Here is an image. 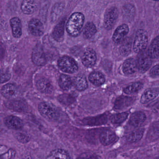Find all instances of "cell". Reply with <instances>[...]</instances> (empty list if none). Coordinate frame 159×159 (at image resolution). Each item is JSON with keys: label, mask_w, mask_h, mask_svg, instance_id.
Instances as JSON below:
<instances>
[{"label": "cell", "mask_w": 159, "mask_h": 159, "mask_svg": "<svg viewBox=\"0 0 159 159\" xmlns=\"http://www.w3.org/2000/svg\"><path fill=\"white\" fill-rule=\"evenodd\" d=\"M84 20V16L82 13H73L70 16L66 23V28L68 34L73 37L79 36L82 31Z\"/></svg>", "instance_id": "obj_1"}, {"label": "cell", "mask_w": 159, "mask_h": 159, "mask_svg": "<svg viewBox=\"0 0 159 159\" xmlns=\"http://www.w3.org/2000/svg\"><path fill=\"white\" fill-rule=\"evenodd\" d=\"M38 109L41 115L48 120H57L60 117V113L58 110L48 102L40 103L38 105Z\"/></svg>", "instance_id": "obj_2"}, {"label": "cell", "mask_w": 159, "mask_h": 159, "mask_svg": "<svg viewBox=\"0 0 159 159\" xmlns=\"http://www.w3.org/2000/svg\"><path fill=\"white\" fill-rule=\"evenodd\" d=\"M137 56V69L139 72L143 73L146 72L151 67L152 64V58L150 56L147 51L145 50L138 53Z\"/></svg>", "instance_id": "obj_3"}, {"label": "cell", "mask_w": 159, "mask_h": 159, "mask_svg": "<svg viewBox=\"0 0 159 159\" xmlns=\"http://www.w3.org/2000/svg\"><path fill=\"white\" fill-rule=\"evenodd\" d=\"M58 66L64 72L73 73L78 70L77 64L72 58L68 56H63L58 60Z\"/></svg>", "instance_id": "obj_4"}, {"label": "cell", "mask_w": 159, "mask_h": 159, "mask_svg": "<svg viewBox=\"0 0 159 159\" xmlns=\"http://www.w3.org/2000/svg\"><path fill=\"white\" fill-rule=\"evenodd\" d=\"M148 42V36L147 32L144 30L138 31L135 36L134 50L136 53H139L146 49Z\"/></svg>", "instance_id": "obj_5"}, {"label": "cell", "mask_w": 159, "mask_h": 159, "mask_svg": "<svg viewBox=\"0 0 159 159\" xmlns=\"http://www.w3.org/2000/svg\"><path fill=\"white\" fill-rule=\"evenodd\" d=\"M31 59L34 65L41 66L46 63V58L42 46L37 43L34 48L31 54Z\"/></svg>", "instance_id": "obj_6"}, {"label": "cell", "mask_w": 159, "mask_h": 159, "mask_svg": "<svg viewBox=\"0 0 159 159\" xmlns=\"http://www.w3.org/2000/svg\"><path fill=\"white\" fill-rule=\"evenodd\" d=\"M119 12L116 7H110L106 11L104 17V27L107 30L112 29L114 26L118 17Z\"/></svg>", "instance_id": "obj_7"}, {"label": "cell", "mask_w": 159, "mask_h": 159, "mask_svg": "<svg viewBox=\"0 0 159 159\" xmlns=\"http://www.w3.org/2000/svg\"><path fill=\"white\" fill-rule=\"evenodd\" d=\"M1 94L7 100H15L21 95L20 89L16 85L8 84L3 86L1 90Z\"/></svg>", "instance_id": "obj_8"}, {"label": "cell", "mask_w": 159, "mask_h": 159, "mask_svg": "<svg viewBox=\"0 0 159 159\" xmlns=\"http://www.w3.org/2000/svg\"><path fill=\"white\" fill-rule=\"evenodd\" d=\"M5 104L8 109L16 112H23L27 111V104L21 100H17V99L7 101L5 102Z\"/></svg>", "instance_id": "obj_9"}, {"label": "cell", "mask_w": 159, "mask_h": 159, "mask_svg": "<svg viewBox=\"0 0 159 159\" xmlns=\"http://www.w3.org/2000/svg\"><path fill=\"white\" fill-rule=\"evenodd\" d=\"M4 122L7 128L13 130L22 129L23 127V122L19 117L10 115L5 118Z\"/></svg>", "instance_id": "obj_10"}, {"label": "cell", "mask_w": 159, "mask_h": 159, "mask_svg": "<svg viewBox=\"0 0 159 159\" xmlns=\"http://www.w3.org/2000/svg\"><path fill=\"white\" fill-rule=\"evenodd\" d=\"M29 29L33 35L40 37L44 32V26L40 20L36 18L30 20L29 23Z\"/></svg>", "instance_id": "obj_11"}, {"label": "cell", "mask_w": 159, "mask_h": 159, "mask_svg": "<svg viewBox=\"0 0 159 159\" xmlns=\"http://www.w3.org/2000/svg\"><path fill=\"white\" fill-rule=\"evenodd\" d=\"M96 59V54L94 50L92 49H88L82 56V63L86 67H92L95 64Z\"/></svg>", "instance_id": "obj_12"}, {"label": "cell", "mask_w": 159, "mask_h": 159, "mask_svg": "<svg viewBox=\"0 0 159 159\" xmlns=\"http://www.w3.org/2000/svg\"><path fill=\"white\" fill-rule=\"evenodd\" d=\"M135 100L134 97L121 96L117 98L114 102V107L115 109H124L131 105Z\"/></svg>", "instance_id": "obj_13"}, {"label": "cell", "mask_w": 159, "mask_h": 159, "mask_svg": "<svg viewBox=\"0 0 159 159\" xmlns=\"http://www.w3.org/2000/svg\"><path fill=\"white\" fill-rule=\"evenodd\" d=\"M129 32L128 26L125 24L119 26L115 30L112 37L114 42L119 43L125 40L128 33Z\"/></svg>", "instance_id": "obj_14"}, {"label": "cell", "mask_w": 159, "mask_h": 159, "mask_svg": "<svg viewBox=\"0 0 159 159\" xmlns=\"http://www.w3.org/2000/svg\"><path fill=\"white\" fill-rule=\"evenodd\" d=\"M137 64L136 61L133 58H129L126 60L123 65V71L125 75L131 76L136 73L137 72Z\"/></svg>", "instance_id": "obj_15"}, {"label": "cell", "mask_w": 159, "mask_h": 159, "mask_svg": "<svg viewBox=\"0 0 159 159\" xmlns=\"http://www.w3.org/2000/svg\"><path fill=\"white\" fill-rule=\"evenodd\" d=\"M37 7L36 0H23L21 4V10L26 15H30L35 12Z\"/></svg>", "instance_id": "obj_16"}, {"label": "cell", "mask_w": 159, "mask_h": 159, "mask_svg": "<svg viewBox=\"0 0 159 159\" xmlns=\"http://www.w3.org/2000/svg\"><path fill=\"white\" fill-rule=\"evenodd\" d=\"M10 24L13 36L15 38H20L22 35V25L19 18L14 17L10 19Z\"/></svg>", "instance_id": "obj_17"}, {"label": "cell", "mask_w": 159, "mask_h": 159, "mask_svg": "<svg viewBox=\"0 0 159 159\" xmlns=\"http://www.w3.org/2000/svg\"><path fill=\"white\" fill-rule=\"evenodd\" d=\"M158 95V88H151L147 90L142 95L140 101L143 104H147L154 100Z\"/></svg>", "instance_id": "obj_18"}, {"label": "cell", "mask_w": 159, "mask_h": 159, "mask_svg": "<svg viewBox=\"0 0 159 159\" xmlns=\"http://www.w3.org/2000/svg\"><path fill=\"white\" fill-rule=\"evenodd\" d=\"M146 119V115L143 112H135L130 118L129 123L132 127H137L144 122Z\"/></svg>", "instance_id": "obj_19"}, {"label": "cell", "mask_w": 159, "mask_h": 159, "mask_svg": "<svg viewBox=\"0 0 159 159\" xmlns=\"http://www.w3.org/2000/svg\"><path fill=\"white\" fill-rule=\"evenodd\" d=\"M37 86L40 92L45 94L50 93L53 88L51 83L45 78L38 80L37 83Z\"/></svg>", "instance_id": "obj_20"}, {"label": "cell", "mask_w": 159, "mask_h": 159, "mask_svg": "<svg viewBox=\"0 0 159 159\" xmlns=\"http://www.w3.org/2000/svg\"><path fill=\"white\" fill-rule=\"evenodd\" d=\"M115 139L114 132L110 130H107L101 132L100 135V140L102 145L107 146L114 142Z\"/></svg>", "instance_id": "obj_21"}, {"label": "cell", "mask_w": 159, "mask_h": 159, "mask_svg": "<svg viewBox=\"0 0 159 159\" xmlns=\"http://www.w3.org/2000/svg\"><path fill=\"white\" fill-rule=\"evenodd\" d=\"M65 20H62L56 26L53 31V37L57 41L62 40L65 31Z\"/></svg>", "instance_id": "obj_22"}, {"label": "cell", "mask_w": 159, "mask_h": 159, "mask_svg": "<svg viewBox=\"0 0 159 159\" xmlns=\"http://www.w3.org/2000/svg\"><path fill=\"white\" fill-rule=\"evenodd\" d=\"M152 58H158L159 55V38L157 37L152 41L147 50Z\"/></svg>", "instance_id": "obj_23"}, {"label": "cell", "mask_w": 159, "mask_h": 159, "mask_svg": "<svg viewBox=\"0 0 159 159\" xmlns=\"http://www.w3.org/2000/svg\"><path fill=\"white\" fill-rule=\"evenodd\" d=\"M64 10V6L62 3H57L54 5L50 13V19L52 22H55L59 19Z\"/></svg>", "instance_id": "obj_24"}, {"label": "cell", "mask_w": 159, "mask_h": 159, "mask_svg": "<svg viewBox=\"0 0 159 159\" xmlns=\"http://www.w3.org/2000/svg\"><path fill=\"white\" fill-rule=\"evenodd\" d=\"M70 154L66 150L62 149H55L50 153L47 159H70Z\"/></svg>", "instance_id": "obj_25"}, {"label": "cell", "mask_w": 159, "mask_h": 159, "mask_svg": "<svg viewBox=\"0 0 159 159\" xmlns=\"http://www.w3.org/2000/svg\"><path fill=\"white\" fill-rule=\"evenodd\" d=\"M89 79L92 84L96 86L103 85L105 82V78L103 75L98 72L91 73L89 75Z\"/></svg>", "instance_id": "obj_26"}, {"label": "cell", "mask_w": 159, "mask_h": 159, "mask_svg": "<svg viewBox=\"0 0 159 159\" xmlns=\"http://www.w3.org/2000/svg\"><path fill=\"white\" fill-rule=\"evenodd\" d=\"M73 84L76 89L80 91H82L86 89L88 86L87 80L84 76L82 75H78L75 78L73 81Z\"/></svg>", "instance_id": "obj_27"}, {"label": "cell", "mask_w": 159, "mask_h": 159, "mask_svg": "<svg viewBox=\"0 0 159 159\" xmlns=\"http://www.w3.org/2000/svg\"><path fill=\"white\" fill-rule=\"evenodd\" d=\"M60 87L64 90H68L72 87V80L70 76L65 74L60 75L58 80Z\"/></svg>", "instance_id": "obj_28"}, {"label": "cell", "mask_w": 159, "mask_h": 159, "mask_svg": "<svg viewBox=\"0 0 159 159\" xmlns=\"http://www.w3.org/2000/svg\"><path fill=\"white\" fill-rule=\"evenodd\" d=\"M144 131V129L140 128L132 132L127 137V141L131 143H134L139 141L143 137Z\"/></svg>", "instance_id": "obj_29"}, {"label": "cell", "mask_w": 159, "mask_h": 159, "mask_svg": "<svg viewBox=\"0 0 159 159\" xmlns=\"http://www.w3.org/2000/svg\"><path fill=\"white\" fill-rule=\"evenodd\" d=\"M97 32L95 25L92 22H87L83 30V35L86 38L92 37Z\"/></svg>", "instance_id": "obj_30"}, {"label": "cell", "mask_w": 159, "mask_h": 159, "mask_svg": "<svg viewBox=\"0 0 159 159\" xmlns=\"http://www.w3.org/2000/svg\"><path fill=\"white\" fill-rule=\"evenodd\" d=\"M143 86V85L141 82H134L125 87L123 91L126 94H131L138 92L142 89Z\"/></svg>", "instance_id": "obj_31"}, {"label": "cell", "mask_w": 159, "mask_h": 159, "mask_svg": "<svg viewBox=\"0 0 159 159\" xmlns=\"http://www.w3.org/2000/svg\"><path fill=\"white\" fill-rule=\"evenodd\" d=\"M107 121V117L104 115L100 116L99 117L92 118L91 119H88L85 120L84 123H86V124L92 126H97L105 124Z\"/></svg>", "instance_id": "obj_32"}, {"label": "cell", "mask_w": 159, "mask_h": 159, "mask_svg": "<svg viewBox=\"0 0 159 159\" xmlns=\"http://www.w3.org/2000/svg\"><path fill=\"white\" fill-rule=\"evenodd\" d=\"M128 114L127 112H122L112 115L110 118L111 121L115 124H118L124 122L127 119Z\"/></svg>", "instance_id": "obj_33"}, {"label": "cell", "mask_w": 159, "mask_h": 159, "mask_svg": "<svg viewBox=\"0 0 159 159\" xmlns=\"http://www.w3.org/2000/svg\"><path fill=\"white\" fill-rule=\"evenodd\" d=\"M123 14L125 18L128 20L132 19L135 14V9L131 4L125 5L123 8Z\"/></svg>", "instance_id": "obj_34"}, {"label": "cell", "mask_w": 159, "mask_h": 159, "mask_svg": "<svg viewBox=\"0 0 159 159\" xmlns=\"http://www.w3.org/2000/svg\"><path fill=\"white\" fill-rule=\"evenodd\" d=\"M131 50V43L129 41H126L123 42L119 48V52L121 55L124 56H127L130 53Z\"/></svg>", "instance_id": "obj_35"}, {"label": "cell", "mask_w": 159, "mask_h": 159, "mask_svg": "<svg viewBox=\"0 0 159 159\" xmlns=\"http://www.w3.org/2000/svg\"><path fill=\"white\" fill-rule=\"evenodd\" d=\"M58 99L60 102L65 105L72 104L74 101L73 98L70 95L67 94L60 95L58 98Z\"/></svg>", "instance_id": "obj_36"}, {"label": "cell", "mask_w": 159, "mask_h": 159, "mask_svg": "<svg viewBox=\"0 0 159 159\" xmlns=\"http://www.w3.org/2000/svg\"><path fill=\"white\" fill-rule=\"evenodd\" d=\"M15 133V137L20 142L26 143L30 141V137L24 133L21 132H16Z\"/></svg>", "instance_id": "obj_37"}, {"label": "cell", "mask_w": 159, "mask_h": 159, "mask_svg": "<svg viewBox=\"0 0 159 159\" xmlns=\"http://www.w3.org/2000/svg\"><path fill=\"white\" fill-rule=\"evenodd\" d=\"M11 78V74L7 71L0 70V84L4 83L7 82Z\"/></svg>", "instance_id": "obj_38"}, {"label": "cell", "mask_w": 159, "mask_h": 159, "mask_svg": "<svg viewBox=\"0 0 159 159\" xmlns=\"http://www.w3.org/2000/svg\"><path fill=\"white\" fill-rule=\"evenodd\" d=\"M150 76L153 77H159V65H157L153 67L150 72Z\"/></svg>", "instance_id": "obj_39"}, {"label": "cell", "mask_w": 159, "mask_h": 159, "mask_svg": "<svg viewBox=\"0 0 159 159\" xmlns=\"http://www.w3.org/2000/svg\"><path fill=\"white\" fill-rule=\"evenodd\" d=\"M0 70H1V69H0Z\"/></svg>", "instance_id": "obj_40"}]
</instances>
